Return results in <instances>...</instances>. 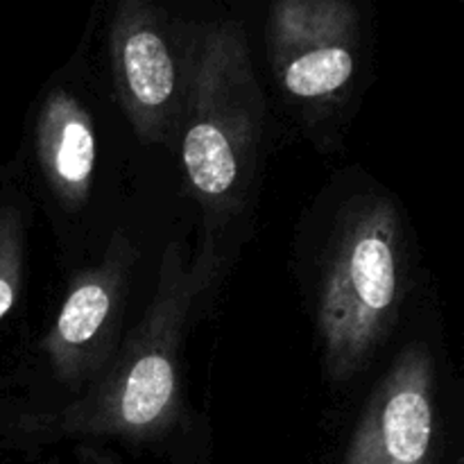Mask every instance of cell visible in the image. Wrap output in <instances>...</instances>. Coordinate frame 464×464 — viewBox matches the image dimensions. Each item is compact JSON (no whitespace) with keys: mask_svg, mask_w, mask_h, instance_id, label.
I'll list each match as a JSON object with an SVG mask.
<instances>
[{"mask_svg":"<svg viewBox=\"0 0 464 464\" xmlns=\"http://www.w3.org/2000/svg\"><path fill=\"white\" fill-rule=\"evenodd\" d=\"M394 258L388 240L379 234L361 236L329 295L326 322L334 344L361 343L376 317L394 299Z\"/></svg>","mask_w":464,"mask_h":464,"instance_id":"6da1fadb","label":"cell"},{"mask_svg":"<svg viewBox=\"0 0 464 464\" xmlns=\"http://www.w3.org/2000/svg\"><path fill=\"white\" fill-rule=\"evenodd\" d=\"M430 433L433 415L424 394L399 388L367 421L349 464H424Z\"/></svg>","mask_w":464,"mask_h":464,"instance_id":"7a4b0ae2","label":"cell"},{"mask_svg":"<svg viewBox=\"0 0 464 464\" xmlns=\"http://www.w3.org/2000/svg\"><path fill=\"white\" fill-rule=\"evenodd\" d=\"M125 71L136 98L159 107L172 93V62L166 45L152 32H136L125 44Z\"/></svg>","mask_w":464,"mask_h":464,"instance_id":"3957f363","label":"cell"},{"mask_svg":"<svg viewBox=\"0 0 464 464\" xmlns=\"http://www.w3.org/2000/svg\"><path fill=\"white\" fill-rule=\"evenodd\" d=\"M188 177L202 193L222 195L236 179V159L229 140L218 127L195 125L184 143Z\"/></svg>","mask_w":464,"mask_h":464,"instance_id":"277c9868","label":"cell"},{"mask_svg":"<svg viewBox=\"0 0 464 464\" xmlns=\"http://www.w3.org/2000/svg\"><path fill=\"white\" fill-rule=\"evenodd\" d=\"M172 388H175V376L166 358H140L122 392V417L127 424L145 426L157 420L170 401Z\"/></svg>","mask_w":464,"mask_h":464,"instance_id":"5b68a950","label":"cell"},{"mask_svg":"<svg viewBox=\"0 0 464 464\" xmlns=\"http://www.w3.org/2000/svg\"><path fill=\"white\" fill-rule=\"evenodd\" d=\"M353 62L352 54L343 48H324L308 53L290 63L285 72V86L290 93L302 98L331 93L340 89L352 77Z\"/></svg>","mask_w":464,"mask_h":464,"instance_id":"8992f818","label":"cell"},{"mask_svg":"<svg viewBox=\"0 0 464 464\" xmlns=\"http://www.w3.org/2000/svg\"><path fill=\"white\" fill-rule=\"evenodd\" d=\"M109 311V297L100 285L75 290L59 315V334L66 343L80 344L93 338Z\"/></svg>","mask_w":464,"mask_h":464,"instance_id":"52a82bcc","label":"cell"},{"mask_svg":"<svg viewBox=\"0 0 464 464\" xmlns=\"http://www.w3.org/2000/svg\"><path fill=\"white\" fill-rule=\"evenodd\" d=\"M95 148L93 136H91L89 127L82 121L66 122L59 139L57 154H54V166L57 172L66 181H84L89 177L91 168H93Z\"/></svg>","mask_w":464,"mask_h":464,"instance_id":"ba28073f","label":"cell"},{"mask_svg":"<svg viewBox=\"0 0 464 464\" xmlns=\"http://www.w3.org/2000/svg\"><path fill=\"white\" fill-rule=\"evenodd\" d=\"M12 302H14L12 284H9V281L5 279V276H0V320H3L5 313L9 311Z\"/></svg>","mask_w":464,"mask_h":464,"instance_id":"9c48e42d","label":"cell"}]
</instances>
